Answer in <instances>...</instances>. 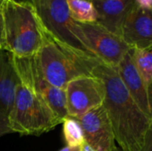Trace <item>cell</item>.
Instances as JSON below:
<instances>
[{
  "instance_id": "obj_1",
  "label": "cell",
  "mask_w": 152,
  "mask_h": 151,
  "mask_svg": "<svg viewBox=\"0 0 152 151\" xmlns=\"http://www.w3.org/2000/svg\"><path fill=\"white\" fill-rule=\"evenodd\" d=\"M93 75L104 83L102 105L111 123L118 147L122 151H142L152 132V117L147 116L131 97L116 67L100 61Z\"/></svg>"
},
{
  "instance_id": "obj_2",
  "label": "cell",
  "mask_w": 152,
  "mask_h": 151,
  "mask_svg": "<svg viewBox=\"0 0 152 151\" xmlns=\"http://www.w3.org/2000/svg\"><path fill=\"white\" fill-rule=\"evenodd\" d=\"M35 57L45 78L63 90L75 78L93 76L94 69L101 61L95 56L59 41L45 28L41 47Z\"/></svg>"
},
{
  "instance_id": "obj_3",
  "label": "cell",
  "mask_w": 152,
  "mask_h": 151,
  "mask_svg": "<svg viewBox=\"0 0 152 151\" xmlns=\"http://www.w3.org/2000/svg\"><path fill=\"white\" fill-rule=\"evenodd\" d=\"M4 49L16 57L36 54L43 42L44 28L31 4L4 0Z\"/></svg>"
},
{
  "instance_id": "obj_4",
  "label": "cell",
  "mask_w": 152,
  "mask_h": 151,
  "mask_svg": "<svg viewBox=\"0 0 152 151\" xmlns=\"http://www.w3.org/2000/svg\"><path fill=\"white\" fill-rule=\"evenodd\" d=\"M7 118L11 131L22 135H40L61 123L48 103L20 81Z\"/></svg>"
},
{
  "instance_id": "obj_5",
  "label": "cell",
  "mask_w": 152,
  "mask_h": 151,
  "mask_svg": "<svg viewBox=\"0 0 152 151\" xmlns=\"http://www.w3.org/2000/svg\"><path fill=\"white\" fill-rule=\"evenodd\" d=\"M33 5L42 26L50 35L75 49L93 55L78 22L69 15L66 0H35Z\"/></svg>"
},
{
  "instance_id": "obj_6",
  "label": "cell",
  "mask_w": 152,
  "mask_h": 151,
  "mask_svg": "<svg viewBox=\"0 0 152 151\" xmlns=\"http://www.w3.org/2000/svg\"><path fill=\"white\" fill-rule=\"evenodd\" d=\"M12 58L19 81L38 93L62 122L68 117L64 90L53 85L45 78L37 66L35 54L28 57L12 55Z\"/></svg>"
},
{
  "instance_id": "obj_7",
  "label": "cell",
  "mask_w": 152,
  "mask_h": 151,
  "mask_svg": "<svg viewBox=\"0 0 152 151\" xmlns=\"http://www.w3.org/2000/svg\"><path fill=\"white\" fill-rule=\"evenodd\" d=\"M68 117H79L102 105L105 98L103 81L93 75L75 78L64 89Z\"/></svg>"
},
{
  "instance_id": "obj_8",
  "label": "cell",
  "mask_w": 152,
  "mask_h": 151,
  "mask_svg": "<svg viewBox=\"0 0 152 151\" xmlns=\"http://www.w3.org/2000/svg\"><path fill=\"white\" fill-rule=\"evenodd\" d=\"M93 55L103 63L117 67L131 49L121 36L109 31L97 22L79 23Z\"/></svg>"
},
{
  "instance_id": "obj_9",
  "label": "cell",
  "mask_w": 152,
  "mask_h": 151,
  "mask_svg": "<svg viewBox=\"0 0 152 151\" xmlns=\"http://www.w3.org/2000/svg\"><path fill=\"white\" fill-rule=\"evenodd\" d=\"M83 129L85 142L94 151H111L117 147L111 123L103 105L77 117Z\"/></svg>"
},
{
  "instance_id": "obj_10",
  "label": "cell",
  "mask_w": 152,
  "mask_h": 151,
  "mask_svg": "<svg viewBox=\"0 0 152 151\" xmlns=\"http://www.w3.org/2000/svg\"><path fill=\"white\" fill-rule=\"evenodd\" d=\"M121 37L130 48H152L151 11L134 4L123 22Z\"/></svg>"
},
{
  "instance_id": "obj_11",
  "label": "cell",
  "mask_w": 152,
  "mask_h": 151,
  "mask_svg": "<svg viewBox=\"0 0 152 151\" xmlns=\"http://www.w3.org/2000/svg\"><path fill=\"white\" fill-rule=\"evenodd\" d=\"M116 69L122 83L136 104L147 116L152 117L151 93L148 92L134 64L131 49L118 64Z\"/></svg>"
},
{
  "instance_id": "obj_12",
  "label": "cell",
  "mask_w": 152,
  "mask_h": 151,
  "mask_svg": "<svg viewBox=\"0 0 152 151\" xmlns=\"http://www.w3.org/2000/svg\"><path fill=\"white\" fill-rule=\"evenodd\" d=\"M92 3L97 12L96 22L121 36L123 22L134 6V0H94Z\"/></svg>"
},
{
  "instance_id": "obj_13",
  "label": "cell",
  "mask_w": 152,
  "mask_h": 151,
  "mask_svg": "<svg viewBox=\"0 0 152 151\" xmlns=\"http://www.w3.org/2000/svg\"><path fill=\"white\" fill-rule=\"evenodd\" d=\"M19 79L13 64L12 54L0 50V111L8 116L15 97Z\"/></svg>"
},
{
  "instance_id": "obj_14",
  "label": "cell",
  "mask_w": 152,
  "mask_h": 151,
  "mask_svg": "<svg viewBox=\"0 0 152 151\" xmlns=\"http://www.w3.org/2000/svg\"><path fill=\"white\" fill-rule=\"evenodd\" d=\"M134 64L142 77L148 92L151 93L152 85V48H131Z\"/></svg>"
},
{
  "instance_id": "obj_15",
  "label": "cell",
  "mask_w": 152,
  "mask_h": 151,
  "mask_svg": "<svg viewBox=\"0 0 152 151\" xmlns=\"http://www.w3.org/2000/svg\"><path fill=\"white\" fill-rule=\"evenodd\" d=\"M70 17L79 23H92L97 20V12L92 1L66 0Z\"/></svg>"
},
{
  "instance_id": "obj_16",
  "label": "cell",
  "mask_w": 152,
  "mask_h": 151,
  "mask_svg": "<svg viewBox=\"0 0 152 151\" xmlns=\"http://www.w3.org/2000/svg\"><path fill=\"white\" fill-rule=\"evenodd\" d=\"M61 124L66 145L69 147H82L85 143V137L78 120L75 117H67L62 120Z\"/></svg>"
},
{
  "instance_id": "obj_17",
  "label": "cell",
  "mask_w": 152,
  "mask_h": 151,
  "mask_svg": "<svg viewBox=\"0 0 152 151\" xmlns=\"http://www.w3.org/2000/svg\"><path fill=\"white\" fill-rule=\"evenodd\" d=\"M8 133H12V132L9 127L7 116L0 111V138Z\"/></svg>"
},
{
  "instance_id": "obj_18",
  "label": "cell",
  "mask_w": 152,
  "mask_h": 151,
  "mask_svg": "<svg viewBox=\"0 0 152 151\" xmlns=\"http://www.w3.org/2000/svg\"><path fill=\"white\" fill-rule=\"evenodd\" d=\"M4 1V0H0V50L4 49V24L3 13Z\"/></svg>"
},
{
  "instance_id": "obj_19",
  "label": "cell",
  "mask_w": 152,
  "mask_h": 151,
  "mask_svg": "<svg viewBox=\"0 0 152 151\" xmlns=\"http://www.w3.org/2000/svg\"><path fill=\"white\" fill-rule=\"evenodd\" d=\"M134 4L143 10L151 11L152 0H134Z\"/></svg>"
},
{
  "instance_id": "obj_20",
  "label": "cell",
  "mask_w": 152,
  "mask_h": 151,
  "mask_svg": "<svg viewBox=\"0 0 152 151\" xmlns=\"http://www.w3.org/2000/svg\"><path fill=\"white\" fill-rule=\"evenodd\" d=\"M142 151H152V132L149 134L147 141H146V143H145V145H144Z\"/></svg>"
},
{
  "instance_id": "obj_21",
  "label": "cell",
  "mask_w": 152,
  "mask_h": 151,
  "mask_svg": "<svg viewBox=\"0 0 152 151\" xmlns=\"http://www.w3.org/2000/svg\"><path fill=\"white\" fill-rule=\"evenodd\" d=\"M80 150H81V147H69L66 145L59 151H80Z\"/></svg>"
},
{
  "instance_id": "obj_22",
  "label": "cell",
  "mask_w": 152,
  "mask_h": 151,
  "mask_svg": "<svg viewBox=\"0 0 152 151\" xmlns=\"http://www.w3.org/2000/svg\"><path fill=\"white\" fill-rule=\"evenodd\" d=\"M10 1H12V2L18 3V4H33L35 0H10Z\"/></svg>"
},
{
  "instance_id": "obj_23",
  "label": "cell",
  "mask_w": 152,
  "mask_h": 151,
  "mask_svg": "<svg viewBox=\"0 0 152 151\" xmlns=\"http://www.w3.org/2000/svg\"><path fill=\"white\" fill-rule=\"evenodd\" d=\"M80 151H94L93 149H91L86 142L82 145V147H81V150Z\"/></svg>"
},
{
  "instance_id": "obj_24",
  "label": "cell",
  "mask_w": 152,
  "mask_h": 151,
  "mask_svg": "<svg viewBox=\"0 0 152 151\" xmlns=\"http://www.w3.org/2000/svg\"><path fill=\"white\" fill-rule=\"evenodd\" d=\"M111 151H122V150H120V149H119V148H118V147L117 146V147H116L115 149H113V150H112Z\"/></svg>"
},
{
  "instance_id": "obj_25",
  "label": "cell",
  "mask_w": 152,
  "mask_h": 151,
  "mask_svg": "<svg viewBox=\"0 0 152 151\" xmlns=\"http://www.w3.org/2000/svg\"><path fill=\"white\" fill-rule=\"evenodd\" d=\"M89 1H94V0H89Z\"/></svg>"
}]
</instances>
